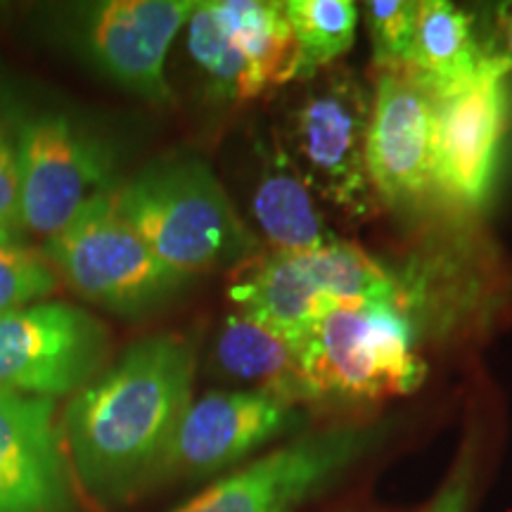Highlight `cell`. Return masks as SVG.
<instances>
[{
  "instance_id": "cell-1",
  "label": "cell",
  "mask_w": 512,
  "mask_h": 512,
  "mask_svg": "<svg viewBox=\"0 0 512 512\" xmlns=\"http://www.w3.org/2000/svg\"><path fill=\"white\" fill-rule=\"evenodd\" d=\"M197 347L185 335L133 344L105 375L79 389L62 420L76 479L93 498L117 503L152 482L192 403Z\"/></svg>"
},
{
  "instance_id": "cell-2",
  "label": "cell",
  "mask_w": 512,
  "mask_h": 512,
  "mask_svg": "<svg viewBox=\"0 0 512 512\" xmlns=\"http://www.w3.org/2000/svg\"><path fill=\"white\" fill-rule=\"evenodd\" d=\"M114 209L157 259L190 275L235 268L256 254V240L219 178L197 157L155 162L112 190Z\"/></svg>"
},
{
  "instance_id": "cell-3",
  "label": "cell",
  "mask_w": 512,
  "mask_h": 512,
  "mask_svg": "<svg viewBox=\"0 0 512 512\" xmlns=\"http://www.w3.org/2000/svg\"><path fill=\"white\" fill-rule=\"evenodd\" d=\"M415 342L408 299L335 306L302 332L306 401L368 403L415 392L427 375Z\"/></svg>"
},
{
  "instance_id": "cell-4",
  "label": "cell",
  "mask_w": 512,
  "mask_h": 512,
  "mask_svg": "<svg viewBox=\"0 0 512 512\" xmlns=\"http://www.w3.org/2000/svg\"><path fill=\"white\" fill-rule=\"evenodd\" d=\"M302 83L278 143L316 195L363 219L377 200L366 166L373 93L354 72L339 67Z\"/></svg>"
},
{
  "instance_id": "cell-5",
  "label": "cell",
  "mask_w": 512,
  "mask_h": 512,
  "mask_svg": "<svg viewBox=\"0 0 512 512\" xmlns=\"http://www.w3.org/2000/svg\"><path fill=\"white\" fill-rule=\"evenodd\" d=\"M46 259L76 294L119 313L152 309L185 283L121 219L112 192L86 204L62 233L46 240Z\"/></svg>"
},
{
  "instance_id": "cell-6",
  "label": "cell",
  "mask_w": 512,
  "mask_h": 512,
  "mask_svg": "<svg viewBox=\"0 0 512 512\" xmlns=\"http://www.w3.org/2000/svg\"><path fill=\"white\" fill-rule=\"evenodd\" d=\"M377 425H337L304 434L230 472L171 512H297L323 494L387 434Z\"/></svg>"
},
{
  "instance_id": "cell-7",
  "label": "cell",
  "mask_w": 512,
  "mask_h": 512,
  "mask_svg": "<svg viewBox=\"0 0 512 512\" xmlns=\"http://www.w3.org/2000/svg\"><path fill=\"white\" fill-rule=\"evenodd\" d=\"M188 50L228 100H254L297 81V43L285 3L207 0L188 22Z\"/></svg>"
},
{
  "instance_id": "cell-8",
  "label": "cell",
  "mask_w": 512,
  "mask_h": 512,
  "mask_svg": "<svg viewBox=\"0 0 512 512\" xmlns=\"http://www.w3.org/2000/svg\"><path fill=\"white\" fill-rule=\"evenodd\" d=\"M489 53V50H486ZM510 69L486 55L482 67L434 98V195L479 209L494 190L510 121Z\"/></svg>"
},
{
  "instance_id": "cell-9",
  "label": "cell",
  "mask_w": 512,
  "mask_h": 512,
  "mask_svg": "<svg viewBox=\"0 0 512 512\" xmlns=\"http://www.w3.org/2000/svg\"><path fill=\"white\" fill-rule=\"evenodd\" d=\"M19 202L24 233L55 238L74 216L112 192L107 147L62 114L31 119L19 133Z\"/></svg>"
},
{
  "instance_id": "cell-10",
  "label": "cell",
  "mask_w": 512,
  "mask_h": 512,
  "mask_svg": "<svg viewBox=\"0 0 512 512\" xmlns=\"http://www.w3.org/2000/svg\"><path fill=\"white\" fill-rule=\"evenodd\" d=\"M107 354V330L72 304H31L0 316V394L79 392Z\"/></svg>"
},
{
  "instance_id": "cell-11",
  "label": "cell",
  "mask_w": 512,
  "mask_h": 512,
  "mask_svg": "<svg viewBox=\"0 0 512 512\" xmlns=\"http://www.w3.org/2000/svg\"><path fill=\"white\" fill-rule=\"evenodd\" d=\"M302 420L299 406L254 389L204 394L183 413L152 482L214 475L292 432Z\"/></svg>"
},
{
  "instance_id": "cell-12",
  "label": "cell",
  "mask_w": 512,
  "mask_h": 512,
  "mask_svg": "<svg viewBox=\"0 0 512 512\" xmlns=\"http://www.w3.org/2000/svg\"><path fill=\"white\" fill-rule=\"evenodd\" d=\"M366 166L384 204L406 207L434 195V98L413 74H377Z\"/></svg>"
},
{
  "instance_id": "cell-13",
  "label": "cell",
  "mask_w": 512,
  "mask_h": 512,
  "mask_svg": "<svg viewBox=\"0 0 512 512\" xmlns=\"http://www.w3.org/2000/svg\"><path fill=\"white\" fill-rule=\"evenodd\" d=\"M195 8V0H107L91 12L88 48L128 91L169 102L166 55Z\"/></svg>"
},
{
  "instance_id": "cell-14",
  "label": "cell",
  "mask_w": 512,
  "mask_h": 512,
  "mask_svg": "<svg viewBox=\"0 0 512 512\" xmlns=\"http://www.w3.org/2000/svg\"><path fill=\"white\" fill-rule=\"evenodd\" d=\"M55 399L0 394V512H69Z\"/></svg>"
},
{
  "instance_id": "cell-15",
  "label": "cell",
  "mask_w": 512,
  "mask_h": 512,
  "mask_svg": "<svg viewBox=\"0 0 512 512\" xmlns=\"http://www.w3.org/2000/svg\"><path fill=\"white\" fill-rule=\"evenodd\" d=\"M230 302L275 328L302 335L313 320L339 306L320 273L316 249L304 254H252L233 268Z\"/></svg>"
},
{
  "instance_id": "cell-16",
  "label": "cell",
  "mask_w": 512,
  "mask_h": 512,
  "mask_svg": "<svg viewBox=\"0 0 512 512\" xmlns=\"http://www.w3.org/2000/svg\"><path fill=\"white\" fill-rule=\"evenodd\" d=\"M216 363L221 373L254 384V392L278 396L304 406L302 335L275 328L245 311L230 313L216 337Z\"/></svg>"
},
{
  "instance_id": "cell-17",
  "label": "cell",
  "mask_w": 512,
  "mask_h": 512,
  "mask_svg": "<svg viewBox=\"0 0 512 512\" xmlns=\"http://www.w3.org/2000/svg\"><path fill=\"white\" fill-rule=\"evenodd\" d=\"M313 195L280 143L264 152L252 211L273 252L304 254L335 240Z\"/></svg>"
},
{
  "instance_id": "cell-18",
  "label": "cell",
  "mask_w": 512,
  "mask_h": 512,
  "mask_svg": "<svg viewBox=\"0 0 512 512\" xmlns=\"http://www.w3.org/2000/svg\"><path fill=\"white\" fill-rule=\"evenodd\" d=\"M484 43L475 31V15L463 12L448 0L418 3L413 53L408 69L432 95L465 81L486 60Z\"/></svg>"
},
{
  "instance_id": "cell-19",
  "label": "cell",
  "mask_w": 512,
  "mask_h": 512,
  "mask_svg": "<svg viewBox=\"0 0 512 512\" xmlns=\"http://www.w3.org/2000/svg\"><path fill=\"white\" fill-rule=\"evenodd\" d=\"M285 12L297 43V81L330 69L354 46L358 10L351 0H287Z\"/></svg>"
},
{
  "instance_id": "cell-20",
  "label": "cell",
  "mask_w": 512,
  "mask_h": 512,
  "mask_svg": "<svg viewBox=\"0 0 512 512\" xmlns=\"http://www.w3.org/2000/svg\"><path fill=\"white\" fill-rule=\"evenodd\" d=\"M363 8L368 17L377 74L408 69L415 27H418V3L413 0H370Z\"/></svg>"
},
{
  "instance_id": "cell-21",
  "label": "cell",
  "mask_w": 512,
  "mask_h": 512,
  "mask_svg": "<svg viewBox=\"0 0 512 512\" xmlns=\"http://www.w3.org/2000/svg\"><path fill=\"white\" fill-rule=\"evenodd\" d=\"M60 287V275L46 256L24 245L0 242V316L27 309Z\"/></svg>"
},
{
  "instance_id": "cell-22",
  "label": "cell",
  "mask_w": 512,
  "mask_h": 512,
  "mask_svg": "<svg viewBox=\"0 0 512 512\" xmlns=\"http://www.w3.org/2000/svg\"><path fill=\"white\" fill-rule=\"evenodd\" d=\"M22 202H19L17 150L0 133V242L22 245Z\"/></svg>"
},
{
  "instance_id": "cell-23",
  "label": "cell",
  "mask_w": 512,
  "mask_h": 512,
  "mask_svg": "<svg viewBox=\"0 0 512 512\" xmlns=\"http://www.w3.org/2000/svg\"><path fill=\"white\" fill-rule=\"evenodd\" d=\"M470 503V470L458 467L427 512H465Z\"/></svg>"
},
{
  "instance_id": "cell-24",
  "label": "cell",
  "mask_w": 512,
  "mask_h": 512,
  "mask_svg": "<svg viewBox=\"0 0 512 512\" xmlns=\"http://www.w3.org/2000/svg\"><path fill=\"white\" fill-rule=\"evenodd\" d=\"M496 29H494V43H484V48L491 55L501 57L508 64L512 76V3H501L494 8Z\"/></svg>"
}]
</instances>
